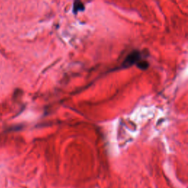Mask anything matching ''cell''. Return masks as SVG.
<instances>
[{"mask_svg":"<svg viewBox=\"0 0 188 188\" xmlns=\"http://www.w3.org/2000/svg\"><path fill=\"white\" fill-rule=\"evenodd\" d=\"M84 10V4L81 1H75L74 4V12L77 13L79 10Z\"/></svg>","mask_w":188,"mask_h":188,"instance_id":"obj_2","label":"cell"},{"mask_svg":"<svg viewBox=\"0 0 188 188\" xmlns=\"http://www.w3.org/2000/svg\"><path fill=\"white\" fill-rule=\"evenodd\" d=\"M137 65L140 69L145 70L149 67V62L146 60H140V62L137 64Z\"/></svg>","mask_w":188,"mask_h":188,"instance_id":"obj_3","label":"cell"},{"mask_svg":"<svg viewBox=\"0 0 188 188\" xmlns=\"http://www.w3.org/2000/svg\"><path fill=\"white\" fill-rule=\"evenodd\" d=\"M141 59V53L138 51H134L129 54L123 62V66L129 67L135 63H138Z\"/></svg>","mask_w":188,"mask_h":188,"instance_id":"obj_1","label":"cell"}]
</instances>
